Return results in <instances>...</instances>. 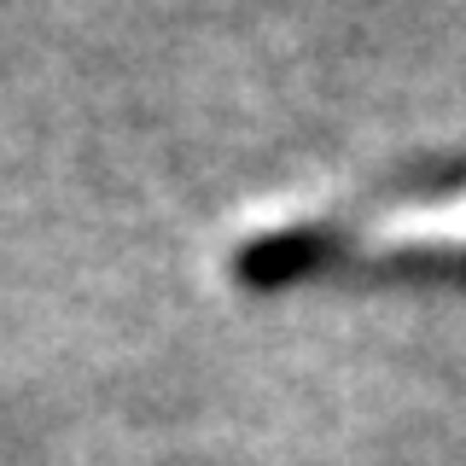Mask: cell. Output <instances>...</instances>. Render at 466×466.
Listing matches in <instances>:
<instances>
[{
    "label": "cell",
    "mask_w": 466,
    "mask_h": 466,
    "mask_svg": "<svg viewBox=\"0 0 466 466\" xmlns=\"http://www.w3.org/2000/svg\"><path fill=\"white\" fill-rule=\"evenodd\" d=\"M390 251H466V193L449 198H390L356 216L268 228L239 251V274L280 280L315 257H390Z\"/></svg>",
    "instance_id": "obj_1"
}]
</instances>
